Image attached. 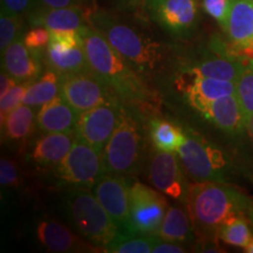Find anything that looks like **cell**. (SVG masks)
I'll return each mask as SVG.
<instances>
[{
  "label": "cell",
  "mask_w": 253,
  "mask_h": 253,
  "mask_svg": "<svg viewBox=\"0 0 253 253\" xmlns=\"http://www.w3.org/2000/svg\"><path fill=\"white\" fill-rule=\"evenodd\" d=\"M252 199L225 182H195L190 184L186 210L199 239H217L224 224L248 216Z\"/></svg>",
  "instance_id": "obj_2"
},
{
  "label": "cell",
  "mask_w": 253,
  "mask_h": 253,
  "mask_svg": "<svg viewBox=\"0 0 253 253\" xmlns=\"http://www.w3.org/2000/svg\"><path fill=\"white\" fill-rule=\"evenodd\" d=\"M185 134L184 143L177 150L185 172L195 182H225L230 161L224 151L191 129H185Z\"/></svg>",
  "instance_id": "obj_6"
},
{
  "label": "cell",
  "mask_w": 253,
  "mask_h": 253,
  "mask_svg": "<svg viewBox=\"0 0 253 253\" xmlns=\"http://www.w3.org/2000/svg\"><path fill=\"white\" fill-rule=\"evenodd\" d=\"M178 155L157 150L151 155L148 178L151 185L167 197L186 203L190 184L181 166Z\"/></svg>",
  "instance_id": "obj_11"
},
{
  "label": "cell",
  "mask_w": 253,
  "mask_h": 253,
  "mask_svg": "<svg viewBox=\"0 0 253 253\" xmlns=\"http://www.w3.org/2000/svg\"><path fill=\"white\" fill-rule=\"evenodd\" d=\"M96 7L72 6V7L50 8L34 6L26 18L32 27L42 26L49 31H79L89 25L90 14Z\"/></svg>",
  "instance_id": "obj_16"
},
{
  "label": "cell",
  "mask_w": 253,
  "mask_h": 253,
  "mask_svg": "<svg viewBox=\"0 0 253 253\" xmlns=\"http://www.w3.org/2000/svg\"><path fill=\"white\" fill-rule=\"evenodd\" d=\"M34 6V0H1V11L14 15H26Z\"/></svg>",
  "instance_id": "obj_37"
},
{
  "label": "cell",
  "mask_w": 253,
  "mask_h": 253,
  "mask_svg": "<svg viewBox=\"0 0 253 253\" xmlns=\"http://www.w3.org/2000/svg\"><path fill=\"white\" fill-rule=\"evenodd\" d=\"M176 84L189 103L201 113L212 101L236 94V82L201 77L192 67L181 71Z\"/></svg>",
  "instance_id": "obj_14"
},
{
  "label": "cell",
  "mask_w": 253,
  "mask_h": 253,
  "mask_svg": "<svg viewBox=\"0 0 253 253\" xmlns=\"http://www.w3.org/2000/svg\"><path fill=\"white\" fill-rule=\"evenodd\" d=\"M77 134L73 132H49L34 144L31 158L37 166L55 168L72 149Z\"/></svg>",
  "instance_id": "obj_22"
},
{
  "label": "cell",
  "mask_w": 253,
  "mask_h": 253,
  "mask_svg": "<svg viewBox=\"0 0 253 253\" xmlns=\"http://www.w3.org/2000/svg\"><path fill=\"white\" fill-rule=\"evenodd\" d=\"M119 5H121L122 7H136V6L143 4L147 0H116Z\"/></svg>",
  "instance_id": "obj_41"
},
{
  "label": "cell",
  "mask_w": 253,
  "mask_h": 253,
  "mask_svg": "<svg viewBox=\"0 0 253 253\" xmlns=\"http://www.w3.org/2000/svg\"><path fill=\"white\" fill-rule=\"evenodd\" d=\"M37 237L40 244L50 252H87L96 249L55 220H41L37 226Z\"/></svg>",
  "instance_id": "obj_18"
},
{
  "label": "cell",
  "mask_w": 253,
  "mask_h": 253,
  "mask_svg": "<svg viewBox=\"0 0 253 253\" xmlns=\"http://www.w3.org/2000/svg\"><path fill=\"white\" fill-rule=\"evenodd\" d=\"M231 6V0H202L204 12L214 19L221 28H224L227 20Z\"/></svg>",
  "instance_id": "obj_34"
},
{
  "label": "cell",
  "mask_w": 253,
  "mask_h": 253,
  "mask_svg": "<svg viewBox=\"0 0 253 253\" xmlns=\"http://www.w3.org/2000/svg\"><path fill=\"white\" fill-rule=\"evenodd\" d=\"M80 113H78L61 95L42 104L37 114L39 130L49 132H73L77 129Z\"/></svg>",
  "instance_id": "obj_19"
},
{
  "label": "cell",
  "mask_w": 253,
  "mask_h": 253,
  "mask_svg": "<svg viewBox=\"0 0 253 253\" xmlns=\"http://www.w3.org/2000/svg\"><path fill=\"white\" fill-rule=\"evenodd\" d=\"M157 240V236L119 232L103 251L109 253H150L153 252Z\"/></svg>",
  "instance_id": "obj_28"
},
{
  "label": "cell",
  "mask_w": 253,
  "mask_h": 253,
  "mask_svg": "<svg viewBox=\"0 0 253 253\" xmlns=\"http://www.w3.org/2000/svg\"><path fill=\"white\" fill-rule=\"evenodd\" d=\"M37 122L34 108L27 104H20L12 110L1 122V131L5 140L11 142H25L33 132Z\"/></svg>",
  "instance_id": "obj_25"
},
{
  "label": "cell",
  "mask_w": 253,
  "mask_h": 253,
  "mask_svg": "<svg viewBox=\"0 0 253 253\" xmlns=\"http://www.w3.org/2000/svg\"><path fill=\"white\" fill-rule=\"evenodd\" d=\"M169 208L166 197L156 189L135 182L129 190L131 233L156 236Z\"/></svg>",
  "instance_id": "obj_8"
},
{
  "label": "cell",
  "mask_w": 253,
  "mask_h": 253,
  "mask_svg": "<svg viewBox=\"0 0 253 253\" xmlns=\"http://www.w3.org/2000/svg\"><path fill=\"white\" fill-rule=\"evenodd\" d=\"M24 42L28 48L36 52L45 53L50 41L49 30L42 26H34L24 33Z\"/></svg>",
  "instance_id": "obj_33"
},
{
  "label": "cell",
  "mask_w": 253,
  "mask_h": 253,
  "mask_svg": "<svg viewBox=\"0 0 253 253\" xmlns=\"http://www.w3.org/2000/svg\"><path fill=\"white\" fill-rule=\"evenodd\" d=\"M202 114L229 135H240L248 126L236 94L212 101L202 110Z\"/></svg>",
  "instance_id": "obj_20"
},
{
  "label": "cell",
  "mask_w": 253,
  "mask_h": 253,
  "mask_svg": "<svg viewBox=\"0 0 253 253\" xmlns=\"http://www.w3.org/2000/svg\"><path fill=\"white\" fill-rule=\"evenodd\" d=\"M125 104L121 100L110 101L81 113L75 134L81 140L102 150L121 120Z\"/></svg>",
  "instance_id": "obj_12"
},
{
  "label": "cell",
  "mask_w": 253,
  "mask_h": 253,
  "mask_svg": "<svg viewBox=\"0 0 253 253\" xmlns=\"http://www.w3.org/2000/svg\"><path fill=\"white\" fill-rule=\"evenodd\" d=\"M246 217L248 216L236 217L224 224L218 231V238L230 246L244 249L253 238Z\"/></svg>",
  "instance_id": "obj_29"
},
{
  "label": "cell",
  "mask_w": 253,
  "mask_h": 253,
  "mask_svg": "<svg viewBox=\"0 0 253 253\" xmlns=\"http://www.w3.org/2000/svg\"><path fill=\"white\" fill-rule=\"evenodd\" d=\"M34 6L50 8L72 7V6L96 7V4H95V0H34Z\"/></svg>",
  "instance_id": "obj_38"
},
{
  "label": "cell",
  "mask_w": 253,
  "mask_h": 253,
  "mask_svg": "<svg viewBox=\"0 0 253 253\" xmlns=\"http://www.w3.org/2000/svg\"><path fill=\"white\" fill-rule=\"evenodd\" d=\"M248 128L250 129V132H251L252 137H253V116L251 118V120H250L249 125H248Z\"/></svg>",
  "instance_id": "obj_44"
},
{
  "label": "cell",
  "mask_w": 253,
  "mask_h": 253,
  "mask_svg": "<svg viewBox=\"0 0 253 253\" xmlns=\"http://www.w3.org/2000/svg\"><path fill=\"white\" fill-rule=\"evenodd\" d=\"M250 63H251V65H253V60H250Z\"/></svg>",
  "instance_id": "obj_45"
},
{
  "label": "cell",
  "mask_w": 253,
  "mask_h": 253,
  "mask_svg": "<svg viewBox=\"0 0 253 253\" xmlns=\"http://www.w3.org/2000/svg\"><path fill=\"white\" fill-rule=\"evenodd\" d=\"M50 43H54L60 48L71 49L82 46V36L80 30H66V31H49Z\"/></svg>",
  "instance_id": "obj_35"
},
{
  "label": "cell",
  "mask_w": 253,
  "mask_h": 253,
  "mask_svg": "<svg viewBox=\"0 0 253 253\" xmlns=\"http://www.w3.org/2000/svg\"><path fill=\"white\" fill-rule=\"evenodd\" d=\"M19 169L17 163L8 157L0 160V183L5 188H13L19 184Z\"/></svg>",
  "instance_id": "obj_36"
},
{
  "label": "cell",
  "mask_w": 253,
  "mask_h": 253,
  "mask_svg": "<svg viewBox=\"0 0 253 253\" xmlns=\"http://www.w3.org/2000/svg\"><path fill=\"white\" fill-rule=\"evenodd\" d=\"M248 217L250 219V223H251V225L253 226V201L251 203V207L249 209V212H248Z\"/></svg>",
  "instance_id": "obj_42"
},
{
  "label": "cell",
  "mask_w": 253,
  "mask_h": 253,
  "mask_svg": "<svg viewBox=\"0 0 253 253\" xmlns=\"http://www.w3.org/2000/svg\"><path fill=\"white\" fill-rule=\"evenodd\" d=\"M24 36L23 15L9 14L1 11L0 13V50L1 54L15 40Z\"/></svg>",
  "instance_id": "obj_31"
},
{
  "label": "cell",
  "mask_w": 253,
  "mask_h": 253,
  "mask_svg": "<svg viewBox=\"0 0 253 253\" xmlns=\"http://www.w3.org/2000/svg\"><path fill=\"white\" fill-rule=\"evenodd\" d=\"M150 140L157 150L177 153L185 141V129L166 120L154 119L149 125Z\"/></svg>",
  "instance_id": "obj_27"
},
{
  "label": "cell",
  "mask_w": 253,
  "mask_h": 253,
  "mask_svg": "<svg viewBox=\"0 0 253 253\" xmlns=\"http://www.w3.org/2000/svg\"><path fill=\"white\" fill-rule=\"evenodd\" d=\"M130 185L125 176L106 172L93 186V194L112 217L120 232H130Z\"/></svg>",
  "instance_id": "obj_13"
},
{
  "label": "cell",
  "mask_w": 253,
  "mask_h": 253,
  "mask_svg": "<svg viewBox=\"0 0 253 253\" xmlns=\"http://www.w3.org/2000/svg\"><path fill=\"white\" fill-rule=\"evenodd\" d=\"M236 96L249 125L253 116V65L251 63L245 66L236 82Z\"/></svg>",
  "instance_id": "obj_30"
},
{
  "label": "cell",
  "mask_w": 253,
  "mask_h": 253,
  "mask_svg": "<svg viewBox=\"0 0 253 253\" xmlns=\"http://www.w3.org/2000/svg\"><path fill=\"white\" fill-rule=\"evenodd\" d=\"M104 173L103 151L78 136L72 149L54 169L56 178L71 188H93Z\"/></svg>",
  "instance_id": "obj_7"
},
{
  "label": "cell",
  "mask_w": 253,
  "mask_h": 253,
  "mask_svg": "<svg viewBox=\"0 0 253 253\" xmlns=\"http://www.w3.org/2000/svg\"><path fill=\"white\" fill-rule=\"evenodd\" d=\"M82 46L90 69L119 95L123 103L138 112H155L158 97L145 79L91 25L82 27Z\"/></svg>",
  "instance_id": "obj_1"
},
{
  "label": "cell",
  "mask_w": 253,
  "mask_h": 253,
  "mask_svg": "<svg viewBox=\"0 0 253 253\" xmlns=\"http://www.w3.org/2000/svg\"><path fill=\"white\" fill-rule=\"evenodd\" d=\"M89 24L144 79L156 74L164 62L166 46L109 12L99 7L93 9Z\"/></svg>",
  "instance_id": "obj_3"
},
{
  "label": "cell",
  "mask_w": 253,
  "mask_h": 253,
  "mask_svg": "<svg viewBox=\"0 0 253 253\" xmlns=\"http://www.w3.org/2000/svg\"><path fill=\"white\" fill-rule=\"evenodd\" d=\"M23 37L11 43L1 54L2 69L18 84L36 81L42 74V60L45 59V53L28 48Z\"/></svg>",
  "instance_id": "obj_17"
},
{
  "label": "cell",
  "mask_w": 253,
  "mask_h": 253,
  "mask_svg": "<svg viewBox=\"0 0 253 253\" xmlns=\"http://www.w3.org/2000/svg\"><path fill=\"white\" fill-rule=\"evenodd\" d=\"M144 151V138L141 126L131 110L125 107L119 126L103 149L106 172L131 175L137 171Z\"/></svg>",
  "instance_id": "obj_5"
},
{
  "label": "cell",
  "mask_w": 253,
  "mask_h": 253,
  "mask_svg": "<svg viewBox=\"0 0 253 253\" xmlns=\"http://www.w3.org/2000/svg\"><path fill=\"white\" fill-rule=\"evenodd\" d=\"M17 84L18 82L15 81L5 69H1V74H0V97L4 96V95Z\"/></svg>",
  "instance_id": "obj_40"
},
{
  "label": "cell",
  "mask_w": 253,
  "mask_h": 253,
  "mask_svg": "<svg viewBox=\"0 0 253 253\" xmlns=\"http://www.w3.org/2000/svg\"><path fill=\"white\" fill-rule=\"evenodd\" d=\"M32 82H20L17 84L6 93L4 96L0 97V120L4 121L6 116L8 115L12 110L17 108L24 102L25 95L28 89V86Z\"/></svg>",
  "instance_id": "obj_32"
},
{
  "label": "cell",
  "mask_w": 253,
  "mask_h": 253,
  "mask_svg": "<svg viewBox=\"0 0 253 253\" xmlns=\"http://www.w3.org/2000/svg\"><path fill=\"white\" fill-rule=\"evenodd\" d=\"M45 60L48 68L59 73L61 77L91 71L84 46L65 49L49 42L45 52Z\"/></svg>",
  "instance_id": "obj_23"
},
{
  "label": "cell",
  "mask_w": 253,
  "mask_h": 253,
  "mask_svg": "<svg viewBox=\"0 0 253 253\" xmlns=\"http://www.w3.org/2000/svg\"><path fill=\"white\" fill-rule=\"evenodd\" d=\"M224 32L236 56L253 60V0H231Z\"/></svg>",
  "instance_id": "obj_15"
},
{
  "label": "cell",
  "mask_w": 253,
  "mask_h": 253,
  "mask_svg": "<svg viewBox=\"0 0 253 253\" xmlns=\"http://www.w3.org/2000/svg\"><path fill=\"white\" fill-rule=\"evenodd\" d=\"M60 88L61 75L48 68L28 86L23 103L33 108L41 107L60 95Z\"/></svg>",
  "instance_id": "obj_26"
},
{
  "label": "cell",
  "mask_w": 253,
  "mask_h": 253,
  "mask_svg": "<svg viewBox=\"0 0 253 253\" xmlns=\"http://www.w3.org/2000/svg\"><path fill=\"white\" fill-rule=\"evenodd\" d=\"M65 205L72 226L95 248L104 249L120 232L89 189L73 188L66 196Z\"/></svg>",
  "instance_id": "obj_4"
},
{
  "label": "cell",
  "mask_w": 253,
  "mask_h": 253,
  "mask_svg": "<svg viewBox=\"0 0 253 253\" xmlns=\"http://www.w3.org/2000/svg\"><path fill=\"white\" fill-rule=\"evenodd\" d=\"M145 6L155 23L173 37H188L197 27V0H147Z\"/></svg>",
  "instance_id": "obj_10"
},
{
  "label": "cell",
  "mask_w": 253,
  "mask_h": 253,
  "mask_svg": "<svg viewBox=\"0 0 253 253\" xmlns=\"http://www.w3.org/2000/svg\"><path fill=\"white\" fill-rule=\"evenodd\" d=\"M244 251L248 252V253H253V238L251 239V242H250L249 244L245 246Z\"/></svg>",
  "instance_id": "obj_43"
},
{
  "label": "cell",
  "mask_w": 253,
  "mask_h": 253,
  "mask_svg": "<svg viewBox=\"0 0 253 253\" xmlns=\"http://www.w3.org/2000/svg\"><path fill=\"white\" fill-rule=\"evenodd\" d=\"M60 95L80 114L100 104L121 100L106 82L91 71L61 77Z\"/></svg>",
  "instance_id": "obj_9"
},
{
  "label": "cell",
  "mask_w": 253,
  "mask_h": 253,
  "mask_svg": "<svg viewBox=\"0 0 253 253\" xmlns=\"http://www.w3.org/2000/svg\"><path fill=\"white\" fill-rule=\"evenodd\" d=\"M217 55L209 56L192 66L201 77L237 82L245 65L221 42H217Z\"/></svg>",
  "instance_id": "obj_21"
},
{
  "label": "cell",
  "mask_w": 253,
  "mask_h": 253,
  "mask_svg": "<svg viewBox=\"0 0 253 253\" xmlns=\"http://www.w3.org/2000/svg\"><path fill=\"white\" fill-rule=\"evenodd\" d=\"M185 251L186 250L177 243L167 242V240L158 238L156 245L154 246L153 253H182Z\"/></svg>",
  "instance_id": "obj_39"
},
{
  "label": "cell",
  "mask_w": 253,
  "mask_h": 253,
  "mask_svg": "<svg viewBox=\"0 0 253 253\" xmlns=\"http://www.w3.org/2000/svg\"><path fill=\"white\" fill-rule=\"evenodd\" d=\"M194 233L188 210L184 211L178 207H169L156 236L162 240L181 244L191 242Z\"/></svg>",
  "instance_id": "obj_24"
}]
</instances>
